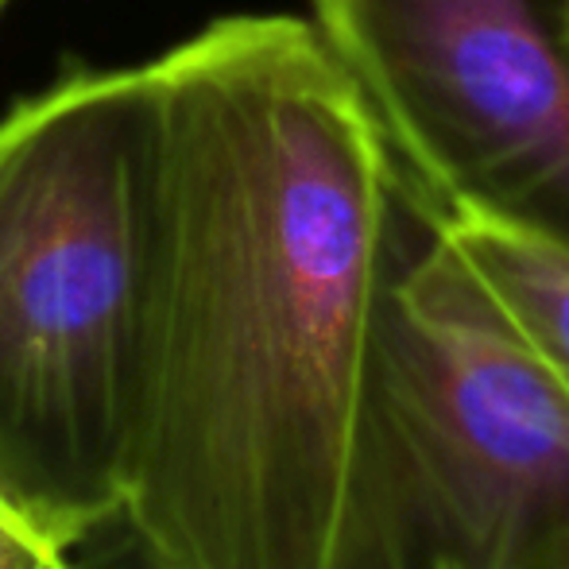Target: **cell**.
<instances>
[{
  "label": "cell",
  "mask_w": 569,
  "mask_h": 569,
  "mask_svg": "<svg viewBox=\"0 0 569 569\" xmlns=\"http://www.w3.org/2000/svg\"><path fill=\"white\" fill-rule=\"evenodd\" d=\"M151 70L163 198L124 523L159 569H333L422 210L315 20L221 16Z\"/></svg>",
  "instance_id": "obj_1"
},
{
  "label": "cell",
  "mask_w": 569,
  "mask_h": 569,
  "mask_svg": "<svg viewBox=\"0 0 569 569\" xmlns=\"http://www.w3.org/2000/svg\"><path fill=\"white\" fill-rule=\"evenodd\" d=\"M159 198L151 62L74 67L0 117V496L70 550L128 511Z\"/></svg>",
  "instance_id": "obj_2"
},
{
  "label": "cell",
  "mask_w": 569,
  "mask_h": 569,
  "mask_svg": "<svg viewBox=\"0 0 569 569\" xmlns=\"http://www.w3.org/2000/svg\"><path fill=\"white\" fill-rule=\"evenodd\" d=\"M333 569H569V396L427 213L380 310Z\"/></svg>",
  "instance_id": "obj_3"
},
{
  "label": "cell",
  "mask_w": 569,
  "mask_h": 569,
  "mask_svg": "<svg viewBox=\"0 0 569 569\" xmlns=\"http://www.w3.org/2000/svg\"><path fill=\"white\" fill-rule=\"evenodd\" d=\"M372 101L415 206L569 244L566 0H310Z\"/></svg>",
  "instance_id": "obj_4"
},
{
  "label": "cell",
  "mask_w": 569,
  "mask_h": 569,
  "mask_svg": "<svg viewBox=\"0 0 569 569\" xmlns=\"http://www.w3.org/2000/svg\"><path fill=\"white\" fill-rule=\"evenodd\" d=\"M427 221L569 396V244L480 210Z\"/></svg>",
  "instance_id": "obj_5"
},
{
  "label": "cell",
  "mask_w": 569,
  "mask_h": 569,
  "mask_svg": "<svg viewBox=\"0 0 569 569\" xmlns=\"http://www.w3.org/2000/svg\"><path fill=\"white\" fill-rule=\"evenodd\" d=\"M0 569H90L74 562V550L39 531L16 503L0 496Z\"/></svg>",
  "instance_id": "obj_6"
},
{
  "label": "cell",
  "mask_w": 569,
  "mask_h": 569,
  "mask_svg": "<svg viewBox=\"0 0 569 569\" xmlns=\"http://www.w3.org/2000/svg\"><path fill=\"white\" fill-rule=\"evenodd\" d=\"M124 527H128V523H124ZM128 569H159L148 555H143V547L136 542V535H132V531H128Z\"/></svg>",
  "instance_id": "obj_7"
},
{
  "label": "cell",
  "mask_w": 569,
  "mask_h": 569,
  "mask_svg": "<svg viewBox=\"0 0 569 569\" xmlns=\"http://www.w3.org/2000/svg\"><path fill=\"white\" fill-rule=\"evenodd\" d=\"M562 20H566V31H569V0L562 4Z\"/></svg>",
  "instance_id": "obj_8"
},
{
  "label": "cell",
  "mask_w": 569,
  "mask_h": 569,
  "mask_svg": "<svg viewBox=\"0 0 569 569\" xmlns=\"http://www.w3.org/2000/svg\"><path fill=\"white\" fill-rule=\"evenodd\" d=\"M8 4H12V0H0V16H4V8H8Z\"/></svg>",
  "instance_id": "obj_9"
}]
</instances>
